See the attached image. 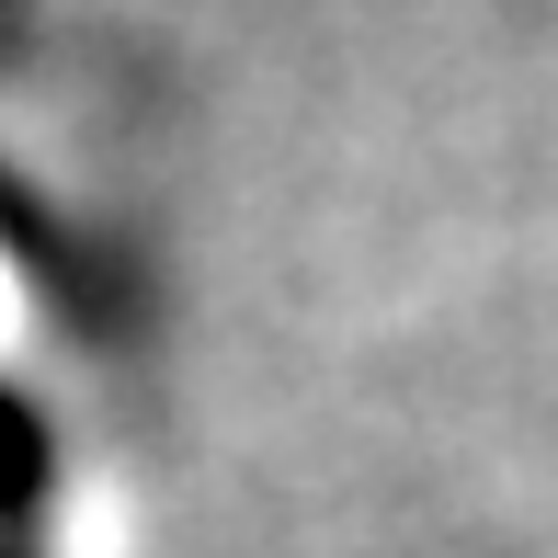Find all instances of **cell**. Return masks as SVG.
I'll return each instance as SVG.
<instances>
[{
	"label": "cell",
	"instance_id": "6da1fadb",
	"mask_svg": "<svg viewBox=\"0 0 558 558\" xmlns=\"http://www.w3.org/2000/svg\"><path fill=\"white\" fill-rule=\"evenodd\" d=\"M46 478H58V445H46V422L23 411L12 388H0V524H23L46 501ZM0 558H23V547H0Z\"/></svg>",
	"mask_w": 558,
	"mask_h": 558
}]
</instances>
